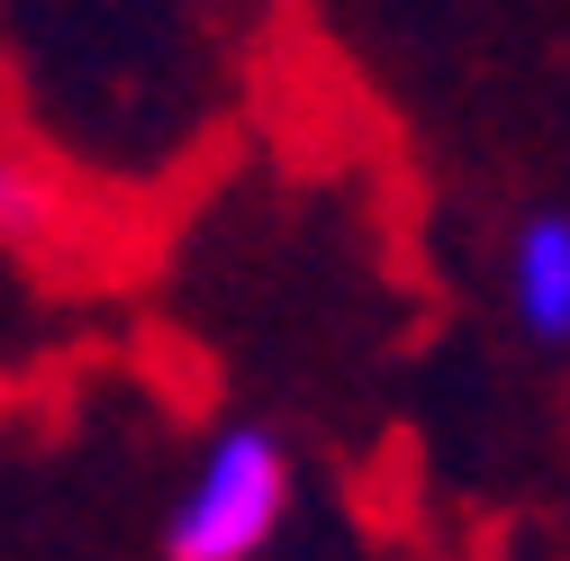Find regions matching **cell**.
I'll list each match as a JSON object with an SVG mask.
<instances>
[{"label": "cell", "mask_w": 570, "mask_h": 561, "mask_svg": "<svg viewBox=\"0 0 570 561\" xmlns=\"http://www.w3.org/2000/svg\"><path fill=\"white\" fill-rule=\"evenodd\" d=\"M63 236H73V181L19 127H0V245L37 254V245H63Z\"/></svg>", "instance_id": "obj_3"}, {"label": "cell", "mask_w": 570, "mask_h": 561, "mask_svg": "<svg viewBox=\"0 0 570 561\" xmlns=\"http://www.w3.org/2000/svg\"><path fill=\"white\" fill-rule=\"evenodd\" d=\"M291 444L272 426H227L164 516V561H254L291 516Z\"/></svg>", "instance_id": "obj_1"}, {"label": "cell", "mask_w": 570, "mask_h": 561, "mask_svg": "<svg viewBox=\"0 0 570 561\" xmlns=\"http://www.w3.org/2000/svg\"><path fill=\"white\" fill-rule=\"evenodd\" d=\"M508 308L525 344H543V354L570 344V208H534L508 236Z\"/></svg>", "instance_id": "obj_2"}]
</instances>
